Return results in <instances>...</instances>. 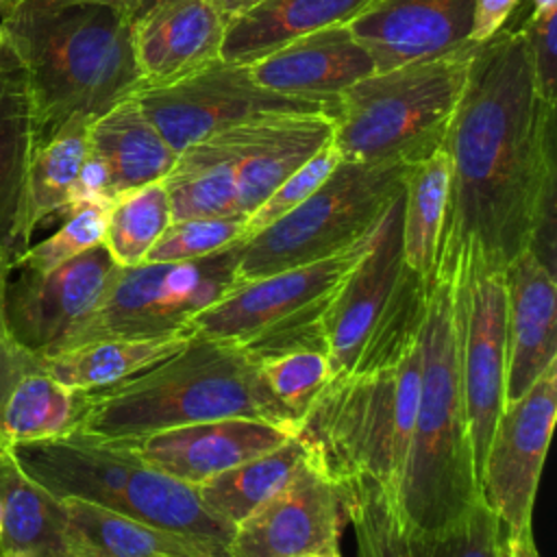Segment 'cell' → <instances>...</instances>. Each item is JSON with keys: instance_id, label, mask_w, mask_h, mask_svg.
I'll return each instance as SVG.
<instances>
[{"instance_id": "cell-1", "label": "cell", "mask_w": 557, "mask_h": 557, "mask_svg": "<svg viewBox=\"0 0 557 557\" xmlns=\"http://www.w3.org/2000/svg\"><path fill=\"white\" fill-rule=\"evenodd\" d=\"M555 109L537 94L524 39L509 17L476 44L442 144L450 178L435 261L474 250L505 270L531 248L553 265Z\"/></svg>"}, {"instance_id": "cell-2", "label": "cell", "mask_w": 557, "mask_h": 557, "mask_svg": "<svg viewBox=\"0 0 557 557\" xmlns=\"http://www.w3.org/2000/svg\"><path fill=\"white\" fill-rule=\"evenodd\" d=\"M220 418H263L300 429L242 346L191 333L174 355L87 392L76 433L131 444L157 431Z\"/></svg>"}, {"instance_id": "cell-3", "label": "cell", "mask_w": 557, "mask_h": 557, "mask_svg": "<svg viewBox=\"0 0 557 557\" xmlns=\"http://www.w3.org/2000/svg\"><path fill=\"white\" fill-rule=\"evenodd\" d=\"M420 392L400 483L392 505L418 529H444L479 500L459 379L453 285L433 268L420 331Z\"/></svg>"}, {"instance_id": "cell-4", "label": "cell", "mask_w": 557, "mask_h": 557, "mask_svg": "<svg viewBox=\"0 0 557 557\" xmlns=\"http://www.w3.org/2000/svg\"><path fill=\"white\" fill-rule=\"evenodd\" d=\"M0 15L4 41L26 70L44 141L67 117L96 120L141 89L131 15L104 4Z\"/></svg>"}, {"instance_id": "cell-5", "label": "cell", "mask_w": 557, "mask_h": 557, "mask_svg": "<svg viewBox=\"0 0 557 557\" xmlns=\"http://www.w3.org/2000/svg\"><path fill=\"white\" fill-rule=\"evenodd\" d=\"M476 52H448L376 70L350 85L333 111V146L344 161L416 163L442 148Z\"/></svg>"}, {"instance_id": "cell-6", "label": "cell", "mask_w": 557, "mask_h": 557, "mask_svg": "<svg viewBox=\"0 0 557 557\" xmlns=\"http://www.w3.org/2000/svg\"><path fill=\"white\" fill-rule=\"evenodd\" d=\"M420 366L418 339L396 361L326 381L298 431L335 481L368 476L396 498L418 407Z\"/></svg>"}, {"instance_id": "cell-7", "label": "cell", "mask_w": 557, "mask_h": 557, "mask_svg": "<svg viewBox=\"0 0 557 557\" xmlns=\"http://www.w3.org/2000/svg\"><path fill=\"white\" fill-rule=\"evenodd\" d=\"M20 468L57 498L87 500L185 535L224 544L231 527L213 518L196 487L150 468L128 444L83 433L9 446Z\"/></svg>"}, {"instance_id": "cell-8", "label": "cell", "mask_w": 557, "mask_h": 557, "mask_svg": "<svg viewBox=\"0 0 557 557\" xmlns=\"http://www.w3.org/2000/svg\"><path fill=\"white\" fill-rule=\"evenodd\" d=\"M429 278L405 263L400 194L322 313L329 379L403 357L420 339Z\"/></svg>"}, {"instance_id": "cell-9", "label": "cell", "mask_w": 557, "mask_h": 557, "mask_svg": "<svg viewBox=\"0 0 557 557\" xmlns=\"http://www.w3.org/2000/svg\"><path fill=\"white\" fill-rule=\"evenodd\" d=\"M376 228L324 259L237 281L191 320V333L233 342L255 363L307 348L326 352L322 313L370 248Z\"/></svg>"}, {"instance_id": "cell-10", "label": "cell", "mask_w": 557, "mask_h": 557, "mask_svg": "<svg viewBox=\"0 0 557 557\" xmlns=\"http://www.w3.org/2000/svg\"><path fill=\"white\" fill-rule=\"evenodd\" d=\"M409 165L342 159L300 207L242 244L237 281L324 259L370 235L403 194Z\"/></svg>"}, {"instance_id": "cell-11", "label": "cell", "mask_w": 557, "mask_h": 557, "mask_svg": "<svg viewBox=\"0 0 557 557\" xmlns=\"http://www.w3.org/2000/svg\"><path fill=\"white\" fill-rule=\"evenodd\" d=\"M242 244L191 261H144L117 268L102 300L57 352L100 339H154L191 333V320L237 283Z\"/></svg>"}, {"instance_id": "cell-12", "label": "cell", "mask_w": 557, "mask_h": 557, "mask_svg": "<svg viewBox=\"0 0 557 557\" xmlns=\"http://www.w3.org/2000/svg\"><path fill=\"white\" fill-rule=\"evenodd\" d=\"M437 268L450 274L453 315L457 337L459 379L468 418L474 474L505 405L507 376V287L505 270L492 265L474 250L450 259H437Z\"/></svg>"}, {"instance_id": "cell-13", "label": "cell", "mask_w": 557, "mask_h": 557, "mask_svg": "<svg viewBox=\"0 0 557 557\" xmlns=\"http://www.w3.org/2000/svg\"><path fill=\"white\" fill-rule=\"evenodd\" d=\"M135 96L174 152L263 113L324 111L311 102L261 87L252 78L248 63L224 59L181 81L161 87H141Z\"/></svg>"}, {"instance_id": "cell-14", "label": "cell", "mask_w": 557, "mask_h": 557, "mask_svg": "<svg viewBox=\"0 0 557 557\" xmlns=\"http://www.w3.org/2000/svg\"><path fill=\"white\" fill-rule=\"evenodd\" d=\"M557 416V361L496 418L479 472V496L505 531L531 529L535 494Z\"/></svg>"}, {"instance_id": "cell-15", "label": "cell", "mask_w": 557, "mask_h": 557, "mask_svg": "<svg viewBox=\"0 0 557 557\" xmlns=\"http://www.w3.org/2000/svg\"><path fill=\"white\" fill-rule=\"evenodd\" d=\"M342 485L313 448L292 479L233 527L226 557H342Z\"/></svg>"}, {"instance_id": "cell-16", "label": "cell", "mask_w": 557, "mask_h": 557, "mask_svg": "<svg viewBox=\"0 0 557 557\" xmlns=\"http://www.w3.org/2000/svg\"><path fill=\"white\" fill-rule=\"evenodd\" d=\"M117 268L100 244L50 270H22L4 298L15 342L35 357L57 352L102 300Z\"/></svg>"}, {"instance_id": "cell-17", "label": "cell", "mask_w": 557, "mask_h": 557, "mask_svg": "<svg viewBox=\"0 0 557 557\" xmlns=\"http://www.w3.org/2000/svg\"><path fill=\"white\" fill-rule=\"evenodd\" d=\"M352 527L357 557H494L500 522L481 500L444 529L407 524L387 492L368 476L337 481Z\"/></svg>"}, {"instance_id": "cell-18", "label": "cell", "mask_w": 557, "mask_h": 557, "mask_svg": "<svg viewBox=\"0 0 557 557\" xmlns=\"http://www.w3.org/2000/svg\"><path fill=\"white\" fill-rule=\"evenodd\" d=\"M228 22L218 0H144L131 17L141 87L181 81L222 59Z\"/></svg>"}, {"instance_id": "cell-19", "label": "cell", "mask_w": 557, "mask_h": 557, "mask_svg": "<svg viewBox=\"0 0 557 557\" xmlns=\"http://www.w3.org/2000/svg\"><path fill=\"white\" fill-rule=\"evenodd\" d=\"M296 433L294 426L263 418H220L157 431L128 446L150 468L196 487Z\"/></svg>"}, {"instance_id": "cell-20", "label": "cell", "mask_w": 557, "mask_h": 557, "mask_svg": "<svg viewBox=\"0 0 557 557\" xmlns=\"http://www.w3.org/2000/svg\"><path fill=\"white\" fill-rule=\"evenodd\" d=\"M252 78L281 96L311 102L333 115L339 96L376 72L370 52L348 24L298 35L248 63Z\"/></svg>"}, {"instance_id": "cell-21", "label": "cell", "mask_w": 557, "mask_h": 557, "mask_svg": "<svg viewBox=\"0 0 557 557\" xmlns=\"http://www.w3.org/2000/svg\"><path fill=\"white\" fill-rule=\"evenodd\" d=\"M224 135L235 154L237 207L248 215L333 139V117L324 111H274Z\"/></svg>"}, {"instance_id": "cell-22", "label": "cell", "mask_w": 557, "mask_h": 557, "mask_svg": "<svg viewBox=\"0 0 557 557\" xmlns=\"http://www.w3.org/2000/svg\"><path fill=\"white\" fill-rule=\"evenodd\" d=\"M476 0H374L348 28L376 70L448 52L466 41Z\"/></svg>"}, {"instance_id": "cell-23", "label": "cell", "mask_w": 557, "mask_h": 557, "mask_svg": "<svg viewBox=\"0 0 557 557\" xmlns=\"http://www.w3.org/2000/svg\"><path fill=\"white\" fill-rule=\"evenodd\" d=\"M505 287L507 403L522 396L557 361V283L553 265L529 248L505 268Z\"/></svg>"}, {"instance_id": "cell-24", "label": "cell", "mask_w": 557, "mask_h": 557, "mask_svg": "<svg viewBox=\"0 0 557 557\" xmlns=\"http://www.w3.org/2000/svg\"><path fill=\"white\" fill-rule=\"evenodd\" d=\"M44 144L26 70L13 48L0 44V252L15 259L22 244L24 187L33 154Z\"/></svg>"}, {"instance_id": "cell-25", "label": "cell", "mask_w": 557, "mask_h": 557, "mask_svg": "<svg viewBox=\"0 0 557 557\" xmlns=\"http://www.w3.org/2000/svg\"><path fill=\"white\" fill-rule=\"evenodd\" d=\"M65 531L72 557H226V546L126 513L63 498Z\"/></svg>"}, {"instance_id": "cell-26", "label": "cell", "mask_w": 557, "mask_h": 557, "mask_svg": "<svg viewBox=\"0 0 557 557\" xmlns=\"http://www.w3.org/2000/svg\"><path fill=\"white\" fill-rule=\"evenodd\" d=\"M89 150L109 172L111 198L165 178L178 157L148 120L137 96L91 120Z\"/></svg>"}, {"instance_id": "cell-27", "label": "cell", "mask_w": 557, "mask_h": 557, "mask_svg": "<svg viewBox=\"0 0 557 557\" xmlns=\"http://www.w3.org/2000/svg\"><path fill=\"white\" fill-rule=\"evenodd\" d=\"M374 0H259L231 17L222 59L252 63L281 44L333 24H348Z\"/></svg>"}, {"instance_id": "cell-28", "label": "cell", "mask_w": 557, "mask_h": 557, "mask_svg": "<svg viewBox=\"0 0 557 557\" xmlns=\"http://www.w3.org/2000/svg\"><path fill=\"white\" fill-rule=\"evenodd\" d=\"M0 548L26 557H72L63 500L30 479L11 453L0 457Z\"/></svg>"}, {"instance_id": "cell-29", "label": "cell", "mask_w": 557, "mask_h": 557, "mask_svg": "<svg viewBox=\"0 0 557 557\" xmlns=\"http://www.w3.org/2000/svg\"><path fill=\"white\" fill-rule=\"evenodd\" d=\"M163 183L170 198L172 222L242 215L237 207L235 154L224 133L181 150Z\"/></svg>"}, {"instance_id": "cell-30", "label": "cell", "mask_w": 557, "mask_h": 557, "mask_svg": "<svg viewBox=\"0 0 557 557\" xmlns=\"http://www.w3.org/2000/svg\"><path fill=\"white\" fill-rule=\"evenodd\" d=\"M91 117H67L33 154L22 211V244L28 248L33 231L50 215L65 213L74 200L81 168L89 154Z\"/></svg>"}, {"instance_id": "cell-31", "label": "cell", "mask_w": 557, "mask_h": 557, "mask_svg": "<svg viewBox=\"0 0 557 557\" xmlns=\"http://www.w3.org/2000/svg\"><path fill=\"white\" fill-rule=\"evenodd\" d=\"M309 455L311 444L298 431L281 446L196 485L198 500L213 518L233 529L283 487Z\"/></svg>"}, {"instance_id": "cell-32", "label": "cell", "mask_w": 557, "mask_h": 557, "mask_svg": "<svg viewBox=\"0 0 557 557\" xmlns=\"http://www.w3.org/2000/svg\"><path fill=\"white\" fill-rule=\"evenodd\" d=\"M191 333L154 339H100L48 357H37L39 368L70 389L91 392L128 379L148 366L181 350Z\"/></svg>"}, {"instance_id": "cell-33", "label": "cell", "mask_w": 557, "mask_h": 557, "mask_svg": "<svg viewBox=\"0 0 557 557\" xmlns=\"http://www.w3.org/2000/svg\"><path fill=\"white\" fill-rule=\"evenodd\" d=\"M87 392L70 389L41 368L24 374L0 409V433L9 446L57 440L78 431Z\"/></svg>"}, {"instance_id": "cell-34", "label": "cell", "mask_w": 557, "mask_h": 557, "mask_svg": "<svg viewBox=\"0 0 557 557\" xmlns=\"http://www.w3.org/2000/svg\"><path fill=\"white\" fill-rule=\"evenodd\" d=\"M450 159L444 148L409 165L403 185V257L411 272L429 278L435 268L446 213Z\"/></svg>"}, {"instance_id": "cell-35", "label": "cell", "mask_w": 557, "mask_h": 557, "mask_svg": "<svg viewBox=\"0 0 557 557\" xmlns=\"http://www.w3.org/2000/svg\"><path fill=\"white\" fill-rule=\"evenodd\" d=\"M172 222L163 178L122 191L109 205L104 248L120 265L144 263L146 255Z\"/></svg>"}, {"instance_id": "cell-36", "label": "cell", "mask_w": 557, "mask_h": 557, "mask_svg": "<svg viewBox=\"0 0 557 557\" xmlns=\"http://www.w3.org/2000/svg\"><path fill=\"white\" fill-rule=\"evenodd\" d=\"M109 205L104 200L76 202L65 211L63 224L44 242L28 246L13 263L22 270H50L104 242Z\"/></svg>"}, {"instance_id": "cell-37", "label": "cell", "mask_w": 557, "mask_h": 557, "mask_svg": "<svg viewBox=\"0 0 557 557\" xmlns=\"http://www.w3.org/2000/svg\"><path fill=\"white\" fill-rule=\"evenodd\" d=\"M257 368L272 396L298 420V424L331 376L326 352L313 348L263 359Z\"/></svg>"}, {"instance_id": "cell-38", "label": "cell", "mask_w": 557, "mask_h": 557, "mask_svg": "<svg viewBox=\"0 0 557 557\" xmlns=\"http://www.w3.org/2000/svg\"><path fill=\"white\" fill-rule=\"evenodd\" d=\"M246 215L174 220L146 255V263L191 261L246 242Z\"/></svg>"}, {"instance_id": "cell-39", "label": "cell", "mask_w": 557, "mask_h": 557, "mask_svg": "<svg viewBox=\"0 0 557 557\" xmlns=\"http://www.w3.org/2000/svg\"><path fill=\"white\" fill-rule=\"evenodd\" d=\"M342 161L333 141H329L322 150H318L307 163H302L294 174H289L252 213L246 215V239L268 228L296 207H300L337 168Z\"/></svg>"}, {"instance_id": "cell-40", "label": "cell", "mask_w": 557, "mask_h": 557, "mask_svg": "<svg viewBox=\"0 0 557 557\" xmlns=\"http://www.w3.org/2000/svg\"><path fill=\"white\" fill-rule=\"evenodd\" d=\"M557 24V7L544 11H529L524 22L518 24L520 35L524 39L529 65L533 72V81L537 94L557 104V46H555V30Z\"/></svg>"}, {"instance_id": "cell-41", "label": "cell", "mask_w": 557, "mask_h": 557, "mask_svg": "<svg viewBox=\"0 0 557 557\" xmlns=\"http://www.w3.org/2000/svg\"><path fill=\"white\" fill-rule=\"evenodd\" d=\"M11 270H15L13 259L0 252V409L7 400V396L11 394V389L15 387V383L24 374L39 370L37 357L15 342V337L9 329V322H7L4 298H7V285H9Z\"/></svg>"}, {"instance_id": "cell-42", "label": "cell", "mask_w": 557, "mask_h": 557, "mask_svg": "<svg viewBox=\"0 0 557 557\" xmlns=\"http://www.w3.org/2000/svg\"><path fill=\"white\" fill-rule=\"evenodd\" d=\"M520 0H476L468 39L481 44L490 39L516 11Z\"/></svg>"}, {"instance_id": "cell-43", "label": "cell", "mask_w": 557, "mask_h": 557, "mask_svg": "<svg viewBox=\"0 0 557 557\" xmlns=\"http://www.w3.org/2000/svg\"><path fill=\"white\" fill-rule=\"evenodd\" d=\"M144 0H11L0 9L9 11H48V9H59V7H70V4H104L111 7L124 15H135V11L141 7Z\"/></svg>"}, {"instance_id": "cell-44", "label": "cell", "mask_w": 557, "mask_h": 557, "mask_svg": "<svg viewBox=\"0 0 557 557\" xmlns=\"http://www.w3.org/2000/svg\"><path fill=\"white\" fill-rule=\"evenodd\" d=\"M494 557H540L531 529L518 531V533L500 529V537H498Z\"/></svg>"}, {"instance_id": "cell-45", "label": "cell", "mask_w": 557, "mask_h": 557, "mask_svg": "<svg viewBox=\"0 0 557 557\" xmlns=\"http://www.w3.org/2000/svg\"><path fill=\"white\" fill-rule=\"evenodd\" d=\"M259 0H218V4L222 7V11L228 15V17H235L237 13L246 11L248 7L257 4Z\"/></svg>"}, {"instance_id": "cell-46", "label": "cell", "mask_w": 557, "mask_h": 557, "mask_svg": "<svg viewBox=\"0 0 557 557\" xmlns=\"http://www.w3.org/2000/svg\"><path fill=\"white\" fill-rule=\"evenodd\" d=\"M550 7H557V0H531L533 11H544V9H550Z\"/></svg>"}, {"instance_id": "cell-47", "label": "cell", "mask_w": 557, "mask_h": 557, "mask_svg": "<svg viewBox=\"0 0 557 557\" xmlns=\"http://www.w3.org/2000/svg\"><path fill=\"white\" fill-rule=\"evenodd\" d=\"M0 557H26V555L15 553V550H4V548H0Z\"/></svg>"}, {"instance_id": "cell-48", "label": "cell", "mask_w": 557, "mask_h": 557, "mask_svg": "<svg viewBox=\"0 0 557 557\" xmlns=\"http://www.w3.org/2000/svg\"><path fill=\"white\" fill-rule=\"evenodd\" d=\"M4 453H9V444H7V440H4L2 433H0V457H2Z\"/></svg>"}, {"instance_id": "cell-49", "label": "cell", "mask_w": 557, "mask_h": 557, "mask_svg": "<svg viewBox=\"0 0 557 557\" xmlns=\"http://www.w3.org/2000/svg\"><path fill=\"white\" fill-rule=\"evenodd\" d=\"M0 533H2V511H0Z\"/></svg>"}, {"instance_id": "cell-50", "label": "cell", "mask_w": 557, "mask_h": 557, "mask_svg": "<svg viewBox=\"0 0 557 557\" xmlns=\"http://www.w3.org/2000/svg\"><path fill=\"white\" fill-rule=\"evenodd\" d=\"M7 2H11V0H0V7H4Z\"/></svg>"}, {"instance_id": "cell-51", "label": "cell", "mask_w": 557, "mask_h": 557, "mask_svg": "<svg viewBox=\"0 0 557 557\" xmlns=\"http://www.w3.org/2000/svg\"><path fill=\"white\" fill-rule=\"evenodd\" d=\"M2 39H4V35H2V28H0V44H2Z\"/></svg>"}, {"instance_id": "cell-52", "label": "cell", "mask_w": 557, "mask_h": 557, "mask_svg": "<svg viewBox=\"0 0 557 557\" xmlns=\"http://www.w3.org/2000/svg\"><path fill=\"white\" fill-rule=\"evenodd\" d=\"M309 557H315V555H309Z\"/></svg>"}]
</instances>
